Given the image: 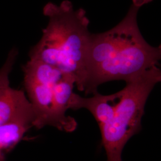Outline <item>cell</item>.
<instances>
[{
	"instance_id": "6da1fadb",
	"label": "cell",
	"mask_w": 161,
	"mask_h": 161,
	"mask_svg": "<svg viewBox=\"0 0 161 161\" xmlns=\"http://www.w3.org/2000/svg\"><path fill=\"white\" fill-rule=\"evenodd\" d=\"M152 0H132L125 17L107 32L92 34L87 58L84 92H97L98 86L115 80L125 82L158 66L161 46H150L141 34L137 24L138 10Z\"/></svg>"
},
{
	"instance_id": "7a4b0ae2",
	"label": "cell",
	"mask_w": 161,
	"mask_h": 161,
	"mask_svg": "<svg viewBox=\"0 0 161 161\" xmlns=\"http://www.w3.org/2000/svg\"><path fill=\"white\" fill-rule=\"evenodd\" d=\"M43 14L48 22L39 42L29 52L30 59L39 60L72 76L84 92L87 58L92 40L90 21L83 8L75 10L68 0L60 4L48 3Z\"/></svg>"
},
{
	"instance_id": "3957f363",
	"label": "cell",
	"mask_w": 161,
	"mask_h": 161,
	"mask_svg": "<svg viewBox=\"0 0 161 161\" xmlns=\"http://www.w3.org/2000/svg\"><path fill=\"white\" fill-rule=\"evenodd\" d=\"M161 80V69L155 66L126 82L113 116L100 127L106 161H122L125 145L141 129L150 93Z\"/></svg>"
},
{
	"instance_id": "277c9868",
	"label": "cell",
	"mask_w": 161,
	"mask_h": 161,
	"mask_svg": "<svg viewBox=\"0 0 161 161\" xmlns=\"http://www.w3.org/2000/svg\"><path fill=\"white\" fill-rule=\"evenodd\" d=\"M24 86L34 111L33 126L41 129L47 125L65 132L77 127L73 118L66 120L58 115L54 102V86L64 74L60 70L39 60L29 59L23 66Z\"/></svg>"
},
{
	"instance_id": "5b68a950",
	"label": "cell",
	"mask_w": 161,
	"mask_h": 161,
	"mask_svg": "<svg viewBox=\"0 0 161 161\" xmlns=\"http://www.w3.org/2000/svg\"><path fill=\"white\" fill-rule=\"evenodd\" d=\"M121 90L110 95H102L97 92L92 97H82L73 93L69 99L68 109L84 108L89 110L100 127L103 126L111 119L121 97Z\"/></svg>"
},
{
	"instance_id": "8992f818",
	"label": "cell",
	"mask_w": 161,
	"mask_h": 161,
	"mask_svg": "<svg viewBox=\"0 0 161 161\" xmlns=\"http://www.w3.org/2000/svg\"><path fill=\"white\" fill-rule=\"evenodd\" d=\"M30 116L35 119L32 106L22 90L13 88L10 84L0 86V127Z\"/></svg>"
},
{
	"instance_id": "52a82bcc",
	"label": "cell",
	"mask_w": 161,
	"mask_h": 161,
	"mask_svg": "<svg viewBox=\"0 0 161 161\" xmlns=\"http://www.w3.org/2000/svg\"><path fill=\"white\" fill-rule=\"evenodd\" d=\"M35 116H30L11 121L0 127V161L23 139L25 134L34 125Z\"/></svg>"
},
{
	"instance_id": "ba28073f",
	"label": "cell",
	"mask_w": 161,
	"mask_h": 161,
	"mask_svg": "<svg viewBox=\"0 0 161 161\" xmlns=\"http://www.w3.org/2000/svg\"><path fill=\"white\" fill-rule=\"evenodd\" d=\"M75 85V80L70 75L64 74L54 86V102L58 115L62 118L70 120L74 118L66 114L68 109L69 99L74 93L73 88Z\"/></svg>"
},
{
	"instance_id": "9c48e42d",
	"label": "cell",
	"mask_w": 161,
	"mask_h": 161,
	"mask_svg": "<svg viewBox=\"0 0 161 161\" xmlns=\"http://www.w3.org/2000/svg\"><path fill=\"white\" fill-rule=\"evenodd\" d=\"M17 55V48L16 47L12 48L7 55L4 64L0 68V86L10 84L9 76L16 62Z\"/></svg>"
}]
</instances>
